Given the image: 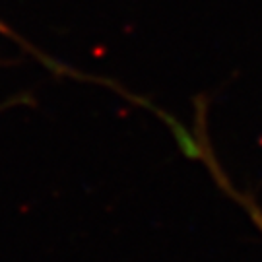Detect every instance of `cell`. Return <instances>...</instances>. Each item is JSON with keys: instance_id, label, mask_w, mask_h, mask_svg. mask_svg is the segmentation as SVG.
<instances>
[{"instance_id": "obj_1", "label": "cell", "mask_w": 262, "mask_h": 262, "mask_svg": "<svg viewBox=\"0 0 262 262\" xmlns=\"http://www.w3.org/2000/svg\"><path fill=\"white\" fill-rule=\"evenodd\" d=\"M214 175L220 179V183L224 185L225 190H227V192H229V194H231V196H233L235 200H237V202L245 208V212H247V214H249V217L253 220L254 227H256V229L262 233V208L254 202V198L251 196V194H247V192H239V190H237V188H235L233 185L227 181V177H225L224 173H222L217 167H214Z\"/></svg>"}]
</instances>
